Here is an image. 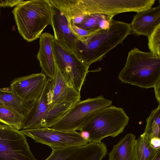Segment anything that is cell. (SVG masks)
<instances>
[{
	"mask_svg": "<svg viewBox=\"0 0 160 160\" xmlns=\"http://www.w3.org/2000/svg\"><path fill=\"white\" fill-rule=\"evenodd\" d=\"M131 32L130 24L112 19L108 29L98 31L82 41L78 40L74 52L89 67L122 43Z\"/></svg>",
	"mask_w": 160,
	"mask_h": 160,
	"instance_id": "cell-1",
	"label": "cell"
},
{
	"mask_svg": "<svg viewBox=\"0 0 160 160\" xmlns=\"http://www.w3.org/2000/svg\"><path fill=\"white\" fill-rule=\"evenodd\" d=\"M39 38V48L37 55L41 67L45 74L52 79L56 71L53 50L54 36L50 33H42Z\"/></svg>",
	"mask_w": 160,
	"mask_h": 160,
	"instance_id": "cell-16",
	"label": "cell"
},
{
	"mask_svg": "<svg viewBox=\"0 0 160 160\" xmlns=\"http://www.w3.org/2000/svg\"><path fill=\"white\" fill-rule=\"evenodd\" d=\"M12 12L19 34L29 42L39 38L51 25V8L48 0L23 1Z\"/></svg>",
	"mask_w": 160,
	"mask_h": 160,
	"instance_id": "cell-3",
	"label": "cell"
},
{
	"mask_svg": "<svg viewBox=\"0 0 160 160\" xmlns=\"http://www.w3.org/2000/svg\"><path fill=\"white\" fill-rule=\"evenodd\" d=\"M69 21L72 31L78 40H79L82 41L86 37L97 31H89L81 28L76 26L71 20H69Z\"/></svg>",
	"mask_w": 160,
	"mask_h": 160,
	"instance_id": "cell-24",
	"label": "cell"
},
{
	"mask_svg": "<svg viewBox=\"0 0 160 160\" xmlns=\"http://www.w3.org/2000/svg\"><path fill=\"white\" fill-rule=\"evenodd\" d=\"M48 78L43 72L33 73L15 78L10 87L22 100L35 101L41 95Z\"/></svg>",
	"mask_w": 160,
	"mask_h": 160,
	"instance_id": "cell-12",
	"label": "cell"
},
{
	"mask_svg": "<svg viewBox=\"0 0 160 160\" xmlns=\"http://www.w3.org/2000/svg\"><path fill=\"white\" fill-rule=\"evenodd\" d=\"M24 116L12 107L0 105V122L17 130L22 129Z\"/></svg>",
	"mask_w": 160,
	"mask_h": 160,
	"instance_id": "cell-19",
	"label": "cell"
},
{
	"mask_svg": "<svg viewBox=\"0 0 160 160\" xmlns=\"http://www.w3.org/2000/svg\"><path fill=\"white\" fill-rule=\"evenodd\" d=\"M23 0H0V7H15L23 2Z\"/></svg>",
	"mask_w": 160,
	"mask_h": 160,
	"instance_id": "cell-25",
	"label": "cell"
},
{
	"mask_svg": "<svg viewBox=\"0 0 160 160\" xmlns=\"http://www.w3.org/2000/svg\"><path fill=\"white\" fill-rule=\"evenodd\" d=\"M81 137L85 140L89 142L90 135L89 132L86 131L82 130L79 132Z\"/></svg>",
	"mask_w": 160,
	"mask_h": 160,
	"instance_id": "cell-28",
	"label": "cell"
},
{
	"mask_svg": "<svg viewBox=\"0 0 160 160\" xmlns=\"http://www.w3.org/2000/svg\"><path fill=\"white\" fill-rule=\"evenodd\" d=\"M129 120V117L123 108L111 105L93 114L79 131L89 132V142L100 143L105 138H114L122 133Z\"/></svg>",
	"mask_w": 160,
	"mask_h": 160,
	"instance_id": "cell-4",
	"label": "cell"
},
{
	"mask_svg": "<svg viewBox=\"0 0 160 160\" xmlns=\"http://www.w3.org/2000/svg\"><path fill=\"white\" fill-rule=\"evenodd\" d=\"M50 82L48 78L40 97L25 116L22 130L52 128L74 105L62 103L52 106L48 97Z\"/></svg>",
	"mask_w": 160,
	"mask_h": 160,
	"instance_id": "cell-5",
	"label": "cell"
},
{
	"mask_svg": "<svg viewBox=\"0 0 160 160\" xmlns=\"http://www.w3.org/2000/svg\"><path fill=\"white\" fill-rule=\"evenodd\" d=\"M155 93V96L157 101L160 104V81L154 87Z\"/></svg>",
	"mask_w": 160,
	"mask_h": 160,
	"instance_id": "cell-27",
	"label": "cell"
},
{
	"mask_svg": "<svg viewBox=\"0 0 160 160\" xmlns=\"http://www.w3.org/2000/svg\"><path fill=\"white\" fill-rule=\"evenodd\" d=\"M0 160H37L20 130L0 124Z\"/></svg>",
	"mask_w": 160,
	"mask_h": 160,
	"instance_id": "cell-8",
	"label": "cell"
},
{
	"mask_svg": "<svg viewBox=\"0 0 160 160\" xmlns=\"http://www.w3.org/2000/svg\"><path fill=\"white\" fill-rule=\"evenodd\" d=\"M150 139L144 133L136 139L135 152L137 160H151L160 148L156 149L151 145Z\"/></svg>",
	"mask_w": 160,
	"mask_h": 160,
	"instance_id": "cell-20",
	"label": "cell"
},
{
	"mask_svg": "<svg viewBox=\"0 0 160 160\" xmlns=\"http://www.w3.org/2000/svg\"><path fill=\"white\" fill-rule=\"evenodd\" d=\"M151 160H160V150L156 153Z\"/></svg>",
	"mask_w": 160,
	"mask_h": 160,
	"instance_id": "cell-29",
	"label": "cell"
},
{
	"mask_svg": "<svg viewBox=\"0 0 160 160\" xmlns=\"http://www.w3.org/2000/svg\"><path fill=\"white\" fill-rule=\"evenodd\" d=\"M122 82L148 88L160 81V57L134 48L118 75Z\"/></svg>",
	"mask_w": 160,
	"mask_h": 160,
	"instance_id": "cell-2",
	"label": "cell"
},
{
	"mask_svg": "<svg viewBox=\"0 0 160 160\" xmlns=\"http://www.w3.org/2000/svg\"><path fill=\"white\" fill-rule=\"evenodd\" d=\"M91 14H102L113 17L117 14L138 12L152 7L155 0H89Z\"/></svg>",
	"mask_w": 160,
	"mask_h": 160,
	"instance_id": "cell-10",
	"label": "cell"
},
{
	"mask_svg": "<svg viewBox=\"0 0 160 160\" xmlns=\"http://www.w3.org/2000/svg\"><path fill=\"white\" fill-rule=\"evenodd\" d=\"M150 143L152 146L156 149L160 148V138L154 137L150 140Z\"/></svg>",
	"mask_w": 160,
	"mask_h": 160,
	"instance_id": "cell-26",
	"label": "cell"
},
{
	"mask_svg": "<svg viewBox=\"0 0 160 160\" xmlns=\"http://www.w3.org/2000/svg\"><path fill=\"white\" fill-rule=\"evenodd\" d=\"M160 24V4L138 12L130 24L132 31L138 35L148 37Z\"/></svg>",
	"mask_w": 160,
	"mask_h": 160,
	"instance_id": "cell-15",
	"label": "cell"
},
{
	"mask_svg": "<svg viewBox=\"0 0 160 160\" xmlns=\"http://www.w3.org/2000/svg\"><path fill=\"white\" fill-rule=\"evenodd\" d=\"M53 50L55 64L63 77L69 84L80 92L89 67L75 53L54 40Z\"/></svg>",
	"mask_w": 160,
	"mask_h": 160,
	"instance_id": "cell-7",
	"label": "cell"
},
{
	"mask_svg": "<svg viewBox=\"0 0 160 160\" xmlns=\"http://www.w3.org/2000/svg\"><path fill=\"white\" fill-rule=\"evenodd\" d=\"M112 101L103 95L80 100L52 126L53 129L74 132L80 129L88 119L101 109L111 106Z\"/></svg>",
	"mask_w": 160,
	"mask_h": 160,
	"instance_id": "cell-6",
	"label": "cell"
},
{
	"mask_svg": "<svg viewBox=\"0 0 160 160\" xmlns=\"http://www.w3.org/2000/svg\"><path fill=\"white\" fill-rule=\"evenodd\" d=\"M52 150L45 160H102L107 153L106 145L102 142H91L80 146Z\"/></svg>",
	"mask_w": 160,
	"mask_h": 160,
	"instance_id": "cell-11",
	"label": "cell"
},
{
	"mask_svg": "<svg viewBox=\"0 0 160 160\" xmlns=\"http://www.w3.org/2000/svg\"><path fill=\"white\" fill-rule=\"evenodd\" d=\"M48 97L52 106L62 103L74 104L80 100V92L66 82L56 65L55 75L51 79Z\"/></svg>",
	"mask_w": 160,
	"mask_h": 160,
	"instance_id": "cell-13",
	"label": "cell"
},
{
	"mask_svg": "<svg viewBox=\"0 0 160 160\" xmlns=\"http://www.w3.org/2000/svg\"><path fill=\"white\" fill-rule=\"evenodd\" d=\"M108 16H109L102 14H94L79 17V23L75 25L87 31H98L101 30L100 26L102 20Z\"/></svg>",
	"mask_w": 160,
	"mask_h": 160,
	"instance_id": "cell-22",
	"label": "cell"
},
{
	"mask_svg": "<svg viewBox=\"0 0 160 160\" xmlns=\"http://www.w3.org/2000/svg\"><path fill=\"white\" fill-rule=\"evenodd\" d=\"M148 39L150 52L154 55L160 57V24L148 37Z\"/></svg>",
	"mask_w": 160,
	"mask_h": 160,
	"instance_id": "cell-23",
	"label": "cell"
},
{
	"mask_svg": "<svg viewBox=\"0 0 160 160\" xmlns=\"http://www.w3.org/2000/svg\"><path fill=\"white\" fill-rule=\"evenodd\" d=\"M146 125L143 133L150 139L160 137V105L151 111L146 119Z\"/></svg>",
	"mask_w": 160,
	"mask_h": 160,
	"instance_id": "cell-21",
	"label": "cell"
},
{
	"mask_svg": "<svg viewBox=\"0 0 160 160\" xmlns=\"http://www.w3.org/2000/svg\"><path fill=\"white\" fill-rule=\"evenodd\" d=\"M49 2L51 8V25L54 33V38L57 42L74 52V47L78 40L72 31L67 17L57 7Z\"/></svg>",
	"mask_w": 160,
	"mask_h": 160,
	"instance_id": "cell-14",
	"label": "cell"
},
{
	"mask_svg": "<svg viewBox=\"0 0 160 160\" xmlns=\"http://www.w3.org/2000/svg\"><path fill=\"white\" fill-rule=\"evenodd\" d=\"M136 139L134 134H127L113 146L108 153V160H137Z\"/></svg>",
	"mask_w": 160,
	"mask_h": 160,
	"instance_id": "cell-17",
	"label": "cell"
},
{
	"mask_svg": "<svg viewBox=\"0 0 160 160\" xmlns=\"http://www.w3.org/2000/svg\"><path fill=\"white\" fill-rule=\"evenodd\" d=\"M35 101H27L22 100L10 87L0 88V105L12 107L24 117Z\"/></svg>",
	"mask_w": 160,
	"mask_h": 160,
	"instance_id": "cell-18",
	"label": "cell"
},
{
	"mask_svg": "<svg viewBox=\"0 0 160 160\" xmlns=\"http://www.w3.org/2000/svg\"><path fill=\"white\" fill-rule=\"evenodd\" d=\"M20 131L26 136L32 138L35 142L48 145L52 149L80 146L88 143L81 137L79 132L76 131L67 132L51 128Z\"/></svg>",
	"mask_w": 160,
	"mask_h": 160,
	"instance_id": "cell-9",
	"label": "cell"
}]
</instances>
